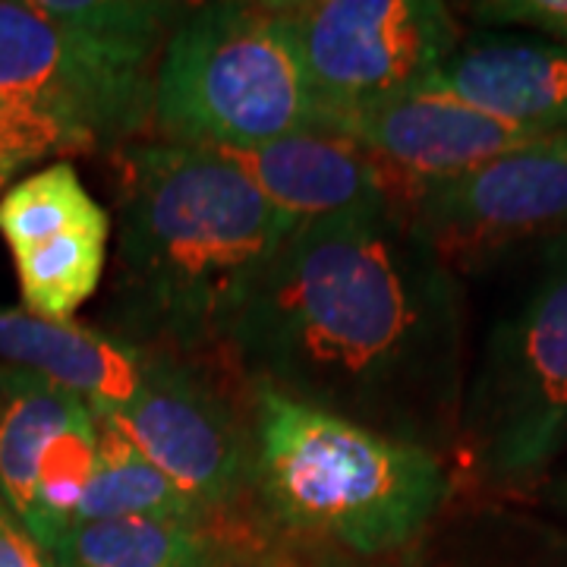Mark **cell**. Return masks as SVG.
<instances>
[{"instance_id": "30bf717a", "label": "cell", "mask_w": 567, "mask_h": 567, "mask_svg": "<svg viewBox=\"0 0 567 567\" xmlns=\"http://www.w3.org/2000/svg\"><path fill=\"white\" fill-rule=\"evenodd\" d=\"M99 454V420L82 398L0 365V502L41 546L73 524Z\"/></svg>"}, {"instance_id": "ffe728a7", "label": "cell", "mask_w": 567, "mask_h": 567, "mask_svg": "<svg viewBox=\"0 0 567 567\" xmlns=\"http://www.w3.org/2000/svg\"><path fill=\"white\" fill-rule=\"evenodd\" d=\"M76 152H85V145L63 126L20 107L0 104V186H7L29 164L44 158L66 162V155Z\"/></svg>"}, {"instance_id": "44dd1931", "label": "cell", "mask_w": 567, "mask_h": 567, "mask_svg": "<svg viewBox=\"0 0 567 567\" xmlns=\"http://www.w3.org/2000/svg\"><path fill=\"white\" fill-rule=\"evenodd\" d=\"M466 17L483 25H514L567 44V0H483L466 3Z\"/></svg>"}, {"instance_id": "4fadbf2b", "label": "cell", "mask_w": 567, "mask_h": 567, "mask_svg": "<svg viewBox=\"0 0 567 567\" xmlns=\"http://www.w3.org/2000/svg\"><path fill=\"white\" fill-rule=\"evenodd\" d=\"M183 514L114 517L70 524L54 539L58 567H221L265 561L268 529L262 514Z\"/></svg>"}, {"instance_id": "8992f818", "label": "cell", "mask_w": 567, "mask_h": 567, "mask_svg": "<svg viewBox=\"0 0 567 567\" xmlns=\"http://www.w3.org/2000/svg\"><path fill=\"white\" fill-rule=\"evenodd\" d=\"M155 70L130 63L44 10L0 0V104L58 123L85 145L126 148L152 126Z\"/></svg>"}, {"instance_id": "3957f363", "label": "cell", "mask_w": 567, "mask_h": 567, "mask_svg": "<svg viewBox=\"0 0 567 567\" xmlns=\"http://www.w3.org/2000/svg\"><path fill=\"white\" fill-rule=\"evenodd\" d=\"M256 507L287 536L357 561L410 551L451 495L445 454L249 385Z\"/></svg>"}, {"instance_id": "603a6c76", "label": "cell", "mask_w": 567, "mask_h": 567, "mask_svg": "<svg viewBox=\"0 0 567 567\" xmlns=\"http://www.w3.org/2000/svg\"><path fill=\"white\" fill-rule=\"evenodd\" d=\"M546 495H548V502H551V505L567 514V473H565V476H558V480H555V483L546 488Z\"/></svg>"}, {"instance_id": "6da1fadb", "label": "cell", "mask_w": 567, "mask_h": 567, "mask_svg": "<svg viewBox=\"0 0 567 567\" xmlns=\"http://www.w3.org/2000/svg\"><path fill=\"white\" fill-rule=\"evenodd\" d=\"M224 360L246 385L435 454L461 425L454 275L398 203L300 224Z\"/></svg>"}, {"instance_id": "d4e9b609", "label": "cell", "mask_w": 567, "mask_h": 567, "mask_svg": "<svg viewBox=\"0 0 567 567\" xmlns=\"http://www.w3.org/2000/svg\"><path fill=\"white\" fill-rule=\"evenodd\" d=\"M221 567H271V558H265V561H234V565H221Z\"/></svg>"}, {"instance_id": "ba28073f", "label": "cell", "mask_w": 567, "mask_h": 567, "mask_svg": "<svg viewBox=\"0 0 567 567\" xmlns=\"http://www.w3.org/2000/svg\"><path fill=\"white\" fill-rule=\"evenodd\" d=\"M111 420L203 511L256 505L249 410L240 413L199 363L148 353L133 401Z\"/></svg>"}, {"instance_id": "7a4b0ae2", "label": "cell", "mask_w": 567, "mask_h": 567, "mask_svg": "<svg viewBox=\"0 0 567 567\" xmlns=\"http://www.w3.org/2000/svg\"><path fill=\"white\" fill-rule=\"evenodd\" d=\"M111 334L186 363L227 344L300 224L221 152L133 142L121 152Z\"/></svg>"}, {"instance_id": "9c48e42d", "label": "cell", "mask_w": 567, "mask_h": 567, "mask_svg": "<svg viewBox=\"0 0 567 567\" xmlns=\"http://www.w3.org/2000/svg\"><path fill=\"white\" fill-rule=\"evenodd\" d=\"M406 218L447 268L567 230V130L406 193Z\"/></svg>"}, {"instance_id": "52a82bcc", "label": "cell", "mask_w": 567, "mask_h": 567, "mask_svg": "<svg viewBox=\"0 0 567 567\" xmlns=\"http://www.w3.org/2000/svg\"><path fill=\"white\" fill-rule=\"evenodd\" d=\"M328 123L423 85L464 41L439 0L278 3Z\"/></svg>"}, {"instance_id": "8fae6325", "label": "cell", "mask_w": 567, "mask_h": 567, "mask_svg": "<svg viewBox=\"0 0 567 567\" xmlns=\"http://www.w3.org/2000/svg\"><path fill=\"white\" fill-rule=\"evenodd\" d=\"M328 133L357 142L391 174H398L404 183V199L420 183L461 177L507 152L551 136L486 114L432 82L334 117Z\"/></svg>"}, {"instance_id": "d6986e66", "label": "cell", "mask_w": 567, "mask_h": 567, "mask_svg": "<svg viewBox=\"0 0 567 567\" xmlns=\"http://www.w3.org/2000/svg\"><path fill=\"white\" fill-rule=\"evenodd\" d=\"M48 13L123 61L155 70L189 3L164 0H41Z\"/></svg>"}, {"instance_id": "277c9868", "label": "cell", "mask_w": 567, "mask_h": 567, "mask_svg": "<svg viewBox=\"0 0 567 567\" xmlns=\"http://www.w3.org/2000/svg\"><path fill=\"white\" fill-rule=\"evenodd\" d=\"M152 130L212 152L328 133L281 7L189 3L155 66Z\"/></svg>"}, {"instance_id": "7402d4cb", "label": "cell", "mask_w": 567, "mask_h": 567, "mask_svg": "<svg viewBox=\"0 0 567 567\" xmlns=\"http://www.w3.org/2000/svg\"><path fill=\"white\" fill-rule=\"evenodd\" d=\"M0 567H58L51 548L41 546L3 502H0Z\"/></svg>"}, {"instance_id": "cb8c5ba5", "label": "cell", "mask_w": 567, "mask_h": 567, "mask_svg": "<svg viewBox=\"0 0 567 567\" xmlns=\"http://www.w3.org/2000/svg\"><path fill=\"white\" fill-rule=\"evenodd\" d=\"M379 561H357V558H347V555H328L319 567H375Z\"/></svg>"}, {"instance_id": "5bb4252c", "label": "cell", "mask_w": 567, "mask_h": 567, "mask_svg": "<svg viewBox=\"0 0 567 567\" xmlns=\"http://www.w3.org/2000/svg\"><path fill=\"white\" fill-rule=\"evenodd\" d=\"M425 82L502 121L543 133L567 130V44L539 35L480 32Z\"/></svg>"}, {"instance_id": "5b68a950", "label": "cell", "mask_w": 567, "mask_h": 567, "mask_svg": "<svg viewBox=\"0 0 567 567\" xmlns=\"http://www.w3.org/2000/svg\"><path fill=\"white\" fill-rule=\"evenodd\" d=\"M466 464L486 486L546 476L567 447V249L514 316L492 331L461 404Z\"/></svg>"}, {"instance_id": "7c38bea8", "label": "cell", "mask_w": 567, "mask_h": 567, "mask_svg": "<svg viewBox=\"0 0 567 567\" xmlns=\"http://www.w3.org/2000/svg\"><path fill=\"white\" fill-rule=\"evenodd\" d=\"M221 155L297 224L388 203L404 208V183L398 174H391L357 142L334 133H297Z\"/></svg>"}, {"instance_id": "9a60e30c", "label": "cell", "mask_w": 567, "mask_h": 567, "mask_svg": "<svg viewBox=\"0 0 567 567\" xmlns=\"http://www.w3.org/2000/svg\"><path fill=\"white\" fill-rule=\"evenodd\" d=\"M148 350L80 322H48L0 306V365L39 375L82 398L92 413L117 416L133 401Z\"/></svg>"}, {"instance_id": "ac0fdd59", "label": "cell", "mask_w": 567, "mask_h": 567, "mask_svg": "<svg viewBox=\"0 0 567 567\" xmlns=\"http://www.w3.org/2000/svg\"><path fill=\"white\" fill-rule=\"evenodd\" d=\"M99 224H111V215L70 162L48 164L0 196V237L10 252Z\"/></svg>"}, {"instance_id": "e0dca14e", "label": "cell", "mask_w": 567, "mask_h": 567, "mask_svg": "<svg viewBox=\"0 0 567 567\" xmlns=\"http://www.w3.org/2000/svg\"><path fill=\"white\" fill-rule=\"evenodd\" d=\"M111 227L114 221L13 249L22 309L48 322H76L104 278Z\"/></svg>"}, {"instance_id": "2e32d148", "label": "cell", "mask_w": 567, "mask_h": 567, "mask_svg": "<svg viewBox=\"0 0 567 567\" xmlns=\"http://www.w3.org/2000/svg\"><path fill=\"white\" fill-rule=\"evenodd\" d=\"M99 420V454L95 470L85 486L73 524L82 520H114V517H183V514H212L164 476L158 466L126 439L111 416Z\"/></svg>"}]
</instances>
